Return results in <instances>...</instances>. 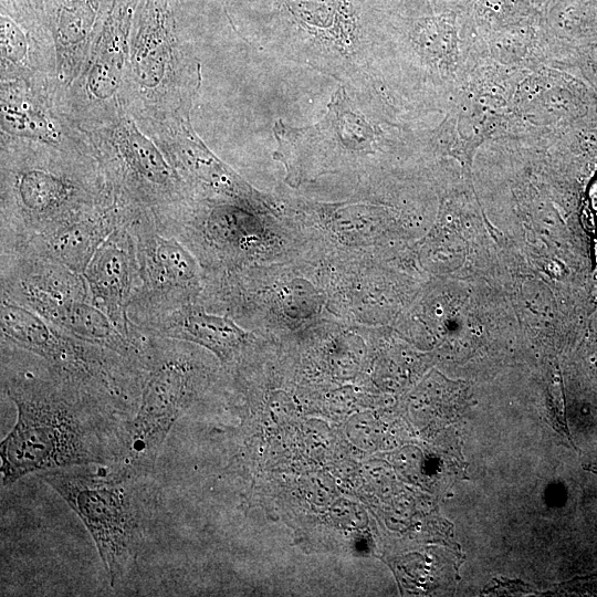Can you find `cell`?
<instances>
[{"label":"cell","instance_id":"cell-4","mask_svg":"<svg viewBox=\"0 0 597 597\" xmlns=\"http://www.w3.org/2000/svg\"><path fill=\"white\" fill-rule=\"evenodd\" d=\"M78 465L44 471L42 480L77 514L90 533L107 573L119 587L137 570L150 520L146 476L112 465Z\"/></svg>","mask_w":597,"mask_h":597},{"label":"cell","instance_id":"cell-10","mask_svg":"<svg viewBox=\"0 0 597 597\" xmlns=\"http://www.w3.org/2000/svg\"><path fill=\"white\" fill-rule=\"evenodd\" d=\"M140 284L128 306L135 325L189 303H199L205 272L193 253L164 233L153 213L140 210L130 221Z\"/></svg>","mask_w":597,"mask_h":597},{"label":"cell","instance_id":"cell-5","mask_svg":"<svg viewBox=\"0 0 597 597\" xmlns=\"http://www.w3.org/2000/svg\"><path fill=\"white\" fill-rule=\"evenodd\" d=\"M199 62L181 39L176 0H140L129 42L126 109L146 126L189 117Z\"/></svg>","mask_w":597,"mask_h":597},{"label":"cell","instance_id":"cell-18","mask_svg":"<svg viewBox=\"0 0 597 597\" xmlns=\"http://www.w3.org/2000/svg\"><path fill=\"white\" fill-rule=\"evenodd\" d=\"M0 2L1 14L17 23L28 28H49L45 0H0Z\"/></svg>","mask_w":597,"mask_h":597},{"label":"cell","instance_id":"cell-17","mask_svg":"<svg viewBox=\"0 0 597 597\" xmlns=\"http://www.w3.org/2000/svg\"><path fill=\"white\" fill-rule=\"evenodd\" d=\"M0 38L1 80L20 77L57 84L56 49L49 28L23 27L1 14Z\"/></svg>","mask_w":597,"mask_h":597},{"label":"cell","instance_id":"cell-1","mask_svg":"<svg viewBox=\"0 0 597 597\" xmlns=\"http://www.w3.org/2000/svg\"><path fill=\"white\" fill-rule=\"evenodd\" d=\"M1 359L2 389L17 408L0 446L2 486L39 471L116 463L128 416L112 400L3 338Z\"/></svg>","mask_w":597,"mask_h":597},{"label":"cell","instance_id":"cell-3","mask_svg":"<svg viewBox=\"0 0 597 597\" xmlns=\"http://www.w3.org/2000/svg\"><path fill=\"white\" fill-rule=\"evenodd\" d=\"M341 85L315 124L292 127L277 119L273 158L285 168V182L298 188L325 175L353 176L358 186L374 181L377 167L410 137Z\"/></svg>","mask_w":597,"mask_h":597},{"label":"cell","instance_id":"cell-15","mask_svg":"<svg viewBox=\"0 0 597 597\" xmlns=\"http://www.w3.org/2000/svg\"><path fill=\"white\" fill-rule=\"evenodd\" d=\"M115 0H45L61 94L81 71Z\"/></svg>","mask_w":597,"mask_h":597},{"label":"cell","instance_id":"cell-11","mask_svg":"<svg viewBox=\"0 0 597 597\" xmlns=\"http://www.w3.org/2000/svg\"><path fill=\"white\" fill-rule=\"evenodd\" d=\"M140 127L163 149L191 196H221L250 201H263L270 197L254 189L205 145L195 132L190 116Z\"/></svg>","mask_w":597,"mask_h":597},{"label":"cell","instance_id":"cell-6","mask_svg":"<svg viewBox=\"0 0 597 597\" xmlns=\"http://www.w3.org/2000/svg\"><path fill=\"white\" fill-rule=\"evenodd\" d=\"M211 376L210 364L195 344L147 334L140 398L134 416L125 422L121 453L112 467L123 474L147 476L175 422Z\"/></svg>","mask_w":597,"mask_h":597},{"label":"cell","instance_id":"cell-7","mask_svg":"<svg viewBox=\"0 0 597 597\" xmlns=\"http://www.w3.org/2000/svg\"><path fill=\"white\" fill-rule=\"evenodd\" d=\"M1 338L44 359L66 378L112 400L133 416L146 370L117 352L78 338L7 297L0 300Z\"/></svg>","mask_w":597,"mask_h":597},{"label":"cell","instance_id":"cell-9","mask_svg":"<svg viewBox=\"0 0 597 597\" xmlns=\"http://www.w3.org/2000/svg\"><path fill=\"white\" fill-rule=\"evenodd\" d=\"M140 0H115L73 82L59 95L63 113L88 133L126 112L129 42Z\"/></svg>","mask_w":597,"mask_h":597},{"label":"cell","instance_id":"cell-13","mask_svg":"<svg viewBox=\"0 0 597 597\" xmlns=\"http://www.w3.org/2000/svg\"><path fill=\"white\" fill-rule=\"evenodd\" d=\"M132 219L103 241L83 275L93 304L108 316L125 337L139 343L145 333L128 317L129 303L140 284Z\"/></svg>","mask_w":597,"mask_h":597},{"label":"cell","instance_id":"cell-14","mask_svg":"<svg viewBox=\"0 0 597 597\" xmlns=\"http://www.w3.org/2000/svg\"><path fill=\"white\" fill-rule=\"evenodd\" d=\"M136 326L150 335L201 346L227 365L239 363L253 341L230 315L210 313L199 303L182 305Z\"/></svg>","mask_w":597,"mask_h":597},{"label":"cell","instance_id":"cell-16","mask_svg":"<svg viewBox=\"0 0 597 597\" xmlns=\"http://www.w3.org/2000/svg\"><path fill=\"white\" fill-rule=\"evenodd\" d=\"M139 210L114 200L105 208L32 239L19 250L44 256L83 274L103 241Z\"/></svg>","mask_w":597,"mask_h":597},{"label":"cell","instance_id":"cell-8","mask_svg":"<svg viewBox=\"0 0 597 597\" xmlns=\"http://www.w3.org/2000/svg\"><path fill=\"white\" fill-rule=\"evenodd\" d=\"M86 134L114 200L153 213L159 229L166 231L191 192L155 139L128 111Z\"/></svg>","mask_w":597,"mask_h":597},{"label":"cell","instance_id":"cell-12","mask_svg":"<svg viewBox=\"0 0 597 597\" xmlns=\"http://www.w3.org/2000/svg\"><path fill=\"white\" fill-rule=\"evenodd\" d=\"M57 96L55 83L1 80V132L95 154L87 134L61 109Z\"/></svg>","mask_w":597,"mask_h":597},{"label":"cell","instance_id":"cell-19","mask_svg":"<svg viewBox=\"0 0 597 597\" xmlns=\"http://www.w3.org/2000/svg\"><path fill=\"white\" fill-rule=\"evenodd\" d=\"M594 221H595V227H596V232H597V206L595 207Z\"/></svg>","mask_w":597,"mask_h":597},{"label":"cell","instance_id":"cell-2","mask_svg":"<svg viewBox=\"0 0 597 597\" xmlns=\"http://www.w3.org/2000/svg\"><path fill=\"white\" fill-rule=\"evenodd\" d=\"M1 252L113 203L95 154L14 137L0 138Z\"/></svg>","mask_w":597,"mask_h":597}]
</instances>
